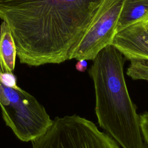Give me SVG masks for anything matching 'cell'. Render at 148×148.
<instances>
[{
    "label": "cell",
    "mask_w": 148,
    "mask_h": 148,
    "mask_svg": "<svg viewBox=\"0 0 148 148\" xmlns=\"http://www.w3.org/2000/svg\"><path fill=\"white\" fill-rule=\"evenodd\" d=\"M88 69L95 94V113L101 128L123 148H147L140 115L131 99L124 76L125 58L112 45L102 49Z\"/></svg>",
    "instance_id": "7a4b0ae2"
},
{
    "label": "cell",
    "mask_w": 148,
    "mask_h": 148,
    "mask_svg": "<svg viewBox=\"0 0 148 148\" xmlns=\"http://www.w3.org/2000/svg\"><path fill=\"white\" fill-rule=\"evenodd\" d=\"M148 19V0H125L117 24V32L137 22Z\"/></svg>",
    "instance_id": "52a82bcc"
},
{
    "label": "cell",
    "mask_w": 148,
    "mask_h": 148,
    "mask_svg": "<svg viewBox=\"0 0 148 148\" xmlns=\"http://www.w3.org/2000/svg\"><path fill=\"white\" fill-rule=\"evenodd\" d=\"M16 56L12 32L8 24L3 21L0 24V64L3 72L12 73Z\"/></svg>",
    "instance_id": "ba28073f"
},
{
    "label": "cell",
    "mask_w": 148,
    "mask_h": 148,
    "mask_svg": "<svg viewBox=\"0 0 148 148\" xmlns=\"http://www.w3.org/2000/svg\"><path fill=\"white\" fill-rule=\"evenodd\" d=\"M32 148H120L96 125L76 114L56 117L46 132L32 141Z\"/></svg>",
    "instance_id": "277c9868"
},
{
    "label": "cell",
    "mask_w": 148,
    "mask_h": 148,
    "mask_svg": "<svg viewBox=\"0 0 148 148\" xmlns=\"http://www.w3.org/2000/svg\"><path fill=\"white\" fill-rule=\"evenodd\" d=\"M0 72H3V71H2V68H1V64H0Z\"/></svg>",
    "instance_id": "7c38bea8"
},
{
    "label": "cell",
    "mask_w": 148,
    "mask_h": 148,
    "mask_svg": "<svg viewBox=\"0 0 148 148\" xmlns=\"http://www.w3.org/2000/svg\"><path fill=\"white\" fill-rule=\"evenodd\" d=\"M111 45L125 59L148 60V26L146 22H137L117 32Z\"/></svg>",
    "instance_id": "8992f818"
},
{
    "label": "cell",
    "mask_w": 148,
    "mask_h": 148,
    "mask_svg": "<svg viewBox=\"0 0 148 148\" xmlns=\"http://www.w3.org/2000/svg\"><path fill=\"white\" fill-rule=\"evenodd\" d=\"M140 124L142 136L148 148V112L140 115Z\"/></svg>",
    "instance_id": "30bf717a"
},
{
    "label": "cell",
    "mask_w": 148,
    "mask_h": 148,
    "mask_svg": "<svg viewBox=\"0 0 148 148\" xmlns=\"http://www.w3.org/2000/svg\"><path fill=\"white\" fill-rule=\"evenodd\" d=\"M87 67V62L85 60H78L77 62L75 65V68L76 70L79 72H85Z\"/></svg>",
    "instance_id": "8fae6325"
},
{
    "label": "cell",
    "mask_w": 148,
    "mask_h": 148,
    "mask_svg": "<svg viewBox=\"0 0 148 148\" xmlns=\"http://www.w3.org/2000/svg\"><path fill=\"white\" fill-rule=\"evenodd\" d=\"M101 0H0L20 61L29 66L60 64L88 28Z\"/></svg>",
    "instance_id": "6da1fadb"
},
{
    "label": "cell",
    "mask_w": 148,
    "mask_h": 148,
    "mask_svg": "<svg viewBox=\"0 0 148 148\" xmlns=\"http://www.w3.org/2000/svg\"><path fill=\"white\" fill-rule=\"evenodd\" d=\"M125 0H101L84 34L73 48L69 60H93L112 44Z\"/></svg>",
    "instance_id": "5b68a950"
},
{
    "label": "cell",
    "mask_w": 148,
    "mask_h": 148,
    "mask_svg": "<svg viewBox=\"0 0 148 148\" xmlns=\"http://www.w3.org/2000/svg\"><path fill=\"white\" fill-rule=\"evenodd\" d=\"M127 75L133 80L148 82V60H131Z\"/></svg>",
    "instance_id": "9c48e42d"
},
{
    "label": "cell",
    "mask_w": 148,
    "mask_h": 148,
    "mask_svg": "<svg viewBox=\"0 0 148 148\" xmlns=\"http://www.w3.org/2000/svg\"><path fill=\"white\" fill-rule=\"evenodd\" d=\"M145 22H146V24H147V25L148 26V19L146 20V21H145Z\"/></svg>",
    "instance_id": "4fadbf2b"
},
{
    "label": "cell",
    "mask_w": 148,
    "mask_h": 148,
    "mask_svg": "<svg viewBox=\"0 0 148 148\" xmlns=\"http://www.w3.org/2000/svg\"><path fill=\"white\" fill-rule=\"evenodd\" d=\"M0 107L6 124L23 142H32L43 135L53 123L34 96L17 84H5L1 79Z\"/></svg>",
    "instance_id": "3957f363"
}]
</instances>
